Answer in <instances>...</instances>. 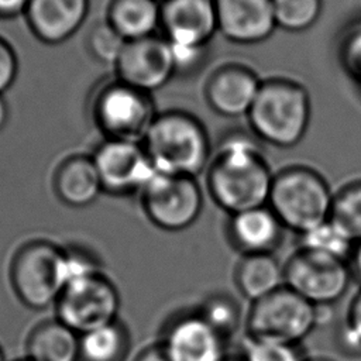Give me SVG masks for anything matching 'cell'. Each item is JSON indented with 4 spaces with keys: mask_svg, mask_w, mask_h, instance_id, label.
I'll list each match as a JSON object with an SVG mask.
<instances>
[{
    "mask_svg": "<svg viewBox=\"0 0 361 361\" xmlns=\"http://www.w3.org/2000/svg\"><path fill=\"white\" fill-rule=\"evenodd\" d=\"M8 120V106L3 94H0V131L6 127Z\"/></svg>",
    "mask_w": 361,
    "mask_h": 361,
    "instance_id": "obj_38",
    "label": "cell"
},
{
    "mask_svg": "<svg viewBox=\"0 0 361 361\" xmlns=\"http://www.w3.org/2000/svg\"><path fill=\"white\" fill-rule=\"evenodd\" d=\"M134 361H172L159 343L145 347Z\"/></svg>",
    "mask_w": 361,
    "mask_h": 361,
    "instance_id": "obj_36",
    "label": "cell"
},
{
    "mask_svg": "<svg viewBox=\"0 0 361 361\" xmlns=\"http://www.w3.org/2000/svg\"><path fill=\"white\" fill-rule=\"evenodd\" d=\"M30 0H0V18H14L24 16Z\"/></svg>",
    "mask_w": 361,
    "mask_h": 361,
    "instance_id": "obj_35",
    "label": "cell"
},
{
    "mask_svg": "<svg viewBox=\"0 0 361 361\" xmlns=\"http://www.w3.org/2000/svg\"><path fill=\"white\" fill-rule=\"evenodd\" d=\"M169 44V42H168ZM175 75H186L199 69L206 59L207 47L169 44Z\"/></svg>",
    "mask_w": 361,
    "mask_h": 361,
    "instance_id": "obj_33",
    "label": "cell"
},
{
    "mask_svg": "<svg viewBox=\"0 0 361 361\" xmlns=\"http://www.w3.org/2000/svg\"><path fill=\"white\" fill-rule=\"evenodd\" d=\"M0 361H6V355H4V351L1 348V345H0Z\"/></svg>",
    "mask_w": 361,
    "mask_h": 361,
    "instance_id": "obj_41",
    "label": "cell"
},
{
    "mask_svg": "<svg viewBox=\"0 0 361 361\" xmlns=\"http://www.w3.org/2000/svg\"><path fill=\"white\" fill-rule=\"evenodd\" d=\"M157 1H159V3L162 4V3H164V1H166V0H157Z\"/></svg>",
    "mask_w": 361,
    "mask_h": 361,
    "instance_id": "obj_43",
    "label": "cell"
},
{
    "mask_svg": "<svg viewBox=\"0 0 361 361\" xmlns=\"http://www.w3.org/2000/svg\"><path fill=\"white\" fill-rule=\"evenodd\" d=\"M261 83L251 69L243 65H226L216 69L207 79L204 97L212 110L220 116H247Z\"/></svg>",
    "mask_w": 361,
    "mask_h": 361,
    "instance_id": "obj_16",
    "label": "cell"
},
{
    "mask_svg": "<svg viewBox=\"0 0 361 361\" xmlns=\"http://www.w3.org/2000/svg\"><path fill=\"white\" fill-rule=\"evenodd\" d=\"M141 144L157 172L196 178L210 159V141L203 124L180 110L158 113Z\"/></svg>",
    "mask_w": 361,
    "mask_h": 361,
    "instance_id": "obj_2",
    "label": "cell"
},
{
    "mask_svg": "<svg viewBox=\"0 0 361 361\" xmlns=\"http://www.w3.org/2000/svg\"><path fill=\"white\" fill-rule=\"evenodd\" d=\"M340 61L345 72L361 85V25L344 35L340 47Z\"/></svg>",
    "mask_w": 361,
    "mask_h": 361,
    "instance_id": "obj_32",
    "label": "cell"
},
{
    "mask_svg": "<svg viewBox=\"0 0 361 361\" xmlns=\"http://www.w3.org/2000/svg\"><path fill=\"white\" fill-rule=\"evenodd\" d=\"M247 117L257 138L292 148L303 140L309 127V93L289 79L264 80Z\"/></svg>",
    "mask_w": 361,
    "mask_h": 361,
    "instance_id": "obj_3",
    "label": "cell"
},
{
    "mask_svg": "<svg viewBox=\"0 0 361 361\" xmlns=\"http://www.w3.org/2000/svg\"><path fill=\"white\" fill-rule=\"evenodd\" d=\"M56 319L79 336L118 319L120 293L104 272L65 286L55 303Z\"/></svg>",
    "mask_w": 361,
    "mask_h": 361,
    "instance_id": "obj_10",
    "label": "cell"
},
{
    "mask_svg": "<svg viewBox=\"0 0 361 361\" xmlns=\"http://www.w3.org/2000/svg\"><path fill=\"white\" fill-rule=\"evenodd\" d=\"M106 21L126 41L151 37L161 28V3L157 0H111Z\"/></svg>",
    "mask_w": 361,
    "mask_h": 361,
    "instance_id": "obj_22",
    "label": "cell"
},
{
    "mask_svg": "<svg viewBox=\"0 0 361 361\" xmlns=\"http://www.w3.org/2000/svg\"><path fill=\"white\" fill-rule=\"evenodd\" d=\"M355 243L331 219L299 234V248L348 262Z\"/></svg>",
    "mask_w": 361,
    "mask_h": 361,
    "instance_id": "obj_25",
    "label": "cell"
},
{
    "mask_svg": "<svg viewBox=\"0 0 361 361\" xmlns=\"http://www.w3.org/2000/svg\"><path fill=\"white\" fill-rule=\"evenodd\" d=\"M17 361H31V360H28V358H21V360H17Z\"/></svg>",
    "mask_w": 361,
    "mask_h": 361,
    "instance_id": "obj_42",
    "label": "cell"
},
{
    "mask_svg": "<svg viewBox=\"0 0 361 361\" xmlns=\"http://www.w3.org/2000/svg\"><path fill=\"white\" fill-rule=\"evenodd\" d=\"M54 190L71 207H86L104 192L92 155H71L56 168Z\"/></svg>",
    "mask_w": 361,
    "mask_h": 361,
    "instance_id": "obj_19",
    "label": "cell"
},
{
    "mask_svg": "<svg viewBox=\"0 0 361 361\" xmlns=\"http://www.w3.org/2000/svg\"><path fill=\"white\" fill-rule=\"evenodd\" d=\"M316 307L288 286L251 303L245 314L247 337L300 345L320 322Z\"/></svg>",
    "mask_w": 361,
    "mask_h": 361,
    "instance_id": "obj_5",
    "label": "cell"
},
{
    "mask_svg": "<svg viewBox=\"0 0 361 361\" xmlns=\"http://www.w3.org/2000/svg\"><path fill=\"white\" fill-rule=\"evenodd\" d=\"M162 35L173 45L207 47L217 32L214 0H166L161 4Z\"/></svg>",
    "mask_w": 361,
    "mask_h": 361,
    "instance_id": "obj_14",
    "label": "cell"
},
{
    "mask_svg": "<svg viewBox=\"0 0 361 361\" xmlns=\"http://www.w3.org/2000/svg\"><path fill=\"white\" fill-rule=\"evenodd\" d=\"M348 265L353 272V278L361 283V241L355 243L353 254L348 259Z\"/></svg>",
    "mask_w": 361,
    "mask_h": 361,
    "instance_id": "obj_37",
    "label": "cell"
},
{
    "mask_svg": "<svg viewBox=\"0 0 361 361\" xmlns=\"http://www.w3.org/2000/svg\"><path fill=\"white\" fill-rule=\"evenodd\" d=\"M90 0H30L24 13L31 32L47 45L69 39L83 25Z\"/></svg>",
    "mask_w": 361,
    "mask_h": 361,
    "instance_id": "obj_17",
    "label": "cell"
},
{
    "mask_svg": "<svg viewBox=\"0 0 361 361\" xmlns=\"http://www.w3.org/2000/svg\"><path fill=\"white\" fill-rule=\"evenodd\" d=\"M274 173L257 141L228 134L207 166V190L230 216L268 204Z\"/></svg>",
    "mask_w": 361,
    "mask_h": 361,
    "instance_id": "obj_1",
    "label": "cell"
},
{
    "mask_svg": "<svg viewBox=\"0 0 361 361\" xmlns=\"http://www.w3.org/2000/svg\"><path fill=\"white\" fill-rule=\"evenodd\" d=\"M172 361H223L227 341L209 326L196 307L173 313L158 341Z\"/></svg>",
    "mask_w": 361,
    "mask_h": 361,
    "instance_id": "obj_12",
    "label": "cell"
},
{
    "mask_svg": "<svg viewBox=\"0 0 361 361\" xmlns=\"http://www.w3.org/2000/svg\"><path fill=\"white\" fill-rule=\"evenodd\" d=\"M217 31L228 41L252 45L276 28L272 0H214Z\"/></svg>",
    "mask_w": 361,
    "mask_h": 361,
    "instance_id": "obj_15",
    "label": "cell"
},
{
    "mask_svg": "<svg viewBox=\"0 0 361 361\" xmlns=\"http://www.w3.org/2000/svg\"><path fill=\"white\" fill-rule=\"evenodd\" d=\"M333 200L320 173L307 166H290L274 175L268 206L283 228L299 235L330 219Z\"/></svg>",
    "mask_w": 361,
    "mask_h": 361,
    "instance_id": "obj_4",
    "label": "cell"
},
{
    "mask_svg": "<svg viewBox=\"0 0 361 361\" xmlns=\"http://www.w3.org/2000/svg\"><path fill=\"white\" fill-rule=\"evenodd\" d=\"M25 351L31 361H78L79 334L59 319L44 320L30 331Z\"/></svg>",
    "mask_w": 361,
    "mask_h": 361,
    "instance_id": "obj_21",
    "label": "cell"
},
{
    "mask_svg": "<svg viewBox=\"0 0 361 361\" xmlns=\"http://www.w3.org/2000/svg\"><path fill=\"white\" fill-rule=\"evenodd\" d=\"M276 27L290 32H300L319 20L322 0H272Z\"/></svg>",
    "mask_w": 361,
    "mask_h": 361,
    "instance_id": "obj_27",
    "label": "cell"
},
{
    "mask_svg": "<svg viewBox=\"0 0 361 361\" xmlns=\"http://www.w3.org/2000/svg\"><path fill=\"white\" fill-rule=\"evenodd\" d=\"M283 230L268 204L231 214L227 223L228 241L241 255L274 254Z\"/></svg>",
    "mask_w": 361,
    "mask_h": 361,
    "instance_id": "obj_18",
    "label": "cell"
},
{
    "mask_svg": "<svg viewBox=\"0 0 361 361\" xmlns=\"http://www.w3.org/2000/svg\"><path fill=\"white\" fill-rule=\"evenodd\" d=\"M234 283L240 295L254 303L285 286L283 264L274 254L241 255L234 268Z\"/></svg>",
    "mask_w": 361,
    "mask_h": 361,
    "instance_id": "obj_20",
    "label": "cell"
},
{
    "mask_svg": "<svg viewBox=\"0 0 361 361\" xmlns=\"http://www.w3.org/2000/svg\"><path fill=\"white\" fill-rule=\"evenodd\" d=\"M283 271L285 286L320 309L337 303L354 279L348 262L302 248L288 258Z\"/></svg>",
    "mask_w": 361,
    "mask_h": 361,
    "instance_id": "obj_8",
    "label": "cell"
},
{
    "mask_svg": "<svg viewBox=\"0 0 361 361\" xmlns=\"http://www.w3.org/2000/svg\"><path fill=\"white\" fill-rule=\"evenodd\" d=\"M18 73V58L8 41L0 37V94L14 82Z\"/></svg>",
    "mask_w": 361,
    "mask_h": 361,
    "instance_id": "obj_34",
    "label": "cell"
},
{
    "mask_svg": "<svg viewBox=\"0 0 361 361\" xmlns=\"http://www.w3.org/2000/svg\"><path fill=\"white\" fill-rule=\"evenodd\" d=\"M306 361H333V360L326 358V357H307Z\"/></svg>",
    "mask_w": 361,
    "mask_h": 361,
    "instance_id": "obj_40",
    "label": "cell"
},
{
    "mask_svg": "<svg viewBox=\"0 0 361 361\" xmlns=\"http://www.w3.org/2000/svg\"><path fill=\"white\" fill-rule=\"evenodd\" d=\"M114 69L118 80L147 93L164 87L175 76L169 44L157 34L126 41Z\"/></svg>",
    "mask_w": 361,
    "mask_h": 361,
    "instance_id": "obj_13",
    "label": "cell"
},
{
    "mask_svg": "<svg viewBox=\"0 0 361 361\" xmlns=\"http://www.w3.org/2000/svg\"><path fill=\"white\" fill-rule=\"evenodd\" d=\"M244 361H306L300 345L245 337L241 353Z\"/></svg>",
    "mask_w": 361,
    "mask_h": 361,
    "instance_id": "obj_29",
    "label": "cell"
},
{
    "mask_svg": "<svg viewBox=\"0 0 361 361\" xmlns=\"http://www.w3.org/2000/svg\"><path fill=\"white\" fill-rule=\"evenodd\" d=\"M92 158L104 193L114 196L140 195L157 172L141 141L104 138Z\"/></svg>",
    "mask_w": 361,
    "mask_h": 361,
    "instance_id": "obj_11",
    "label": "cell"
},
{
    "mask_svg": "<svg viewBox=\"0 0 361 361\" xmlns=\"http://www.w3.org/2000/svg\"><path fill=\"white\" fill-rule=\"evenodd\" d=\"M149 221L165 231L190 227L202 213L203 195L192 176L155 172L140 193Z\"/></svg>",
    "mask_w": 361,
    "mask_h": 361,
    "instance_id": "obj_9",
    "label": "cell"
},
{
    "mask_svg": "<svg viewBox=\"0 0 361 361\" xmlns=\"http://www.w3.org/2000/svg\"><path fill=\"white\" fill-rule=\"evenodd\" d=\"M61 255L62 247L48 240H31L16 251L10 281L23 305L35 310L55 306L62 290Z\"/></svg>",
    "mask_w": 361,
    "mask_h": 361,
    "instance_id": "obj_7",
    "label": "cell"
},
{
    "mask_svg": "<svg viewBox=\"0 0 361 361\" xmlns=\"http://www.w3.org/2000/svg\"><path fill=\"white\" fill-rule=\"evenodd\" d=\"M330 219L340 226L354 243L361 241V180L348 183L334 195Z\"/></svg>",
    "mask_w": 361,
    "mask_h": 361,
    "instance_id": "obj_26",
    "label": "cell"
},
{
    "mask_svg": "<svg viewBox=\"0 0 361 361\" xmlns=\"http://www.w3.org/2000/svg\"><path fill=\"white\" fill-rule=\"evenodd\" d=\"M157 114L151 93L117 78L104 83L92 102L93 121L104 138L141 141Z\"/></svg>",
    "mask_w": 361,
    "mask_h": 361,
    "instance_id": "obj_6",
    "label": "cell"
},
{
    "mask_svg": "<svg viewBox=\"0 0 361 361\" xmlns=\"http://www.w3.org/2000/svg\"><path fill=\"white\" fill-rule=\"evenodd\" d=\"M196 310L226 341L238 331L241 324H245L238 300L226 292L209 293L196 306Z\"/></svg>",
    "mask_w": 361,
    "mask_h": 361,
    "instance_id": "obj_24",
    "label": "cell"
},
{
    "mask_svg": "<svg viewBox=\"0 0 361 361\" xmlns=\"http://www.w3.org/2000/svg\"><path fill=\"white\" fill-rule=\"evenodd\" d=\"M126 39L107 23H97L87 35V48L94 59L102 63L113 65L117 62Z\"/></svg>",
    "mask_w": 361,
    "mask_h": 361,
    "instance_id": "obj_30",
    "label": "cell"
},
{
    "mask_svg": "<svg viewBox=\"0 0 361 361\" xmlns=\"http://www.w3.org/2000/svg\"><path fill=\"white\" fill-rule=\"evenodd\" d=\"M128 350V329L117 319L79 336L78 361H124Z\"/></svg>",
    "mask_w": 361,
    "mask_h": 361,
    "instance_id": "obj_23",
    "label": "cell"
},
{
    "mask_svg": "<svg viewBox=\"0 0 361 361\" xmlns=\"http://www.w3.org/2000/svg\"><path fill=\"white\" fill-rule=\"evenodd\" d=\"M223 361H244V358L240 353L238 354H227Z\"/></svg>",
    "mask_w": 361,
    "mask_h": 361,
    "instance_id": "obj_39",
    "label": "cell"
},
{
    "mask_svg": "<svg viewBox=\"0 0 361 361\" xmlns=\"http://www.w3.org/2000/svg\"><path fill=\"white\" fill-rule=\"evenodd\" d=\"M341 353L348 355L361 354V289L354 295L336 337Z\"/></svg>",
    "mask_w": 361,
    "mask_h": 361,
    "instance_id": "obj_31",
    "label": "cell"
},
{
    "mask_svg": "<svg viewBox=\"0 0 361 361\" xmlns=\"http://www.w3.org/2000/svg\"><path fill=\"white\" fill-rule=\"evenodd\" d=\"M99 272H103L100 261L89 250L75 245L65 248L62 247L59 262V278L62 289L73 282L86 279Z\"/></svg>",
    "mask_w": 361,
    "mask_h": 361,
    "instance_id": "obj_28",
    "label": "cell"
}]
</instances>
